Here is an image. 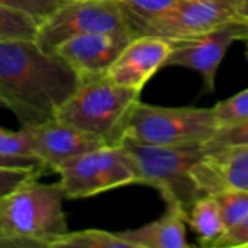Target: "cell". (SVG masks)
Returning <instances> with one entry per match:
<instances>
[{"label": "cell", "instance_id": "1", "mask_svg": "<svg viewBox=\"0 0 248 248\" xmlns=\"http://www.w3.org/2000/svg\"><path fill=\"white\" fill-rule=\"evenodd\" d=\"M80 81L64 60L35 41H0V99L22 126L52 119Z\"/></svg>", "mask_w": 248, "mask_h": 248}, {"label": "cell", "instance_id": "2", "mask_svg": "<svg viewBox=\"0 0 248 248\" xmlns=\"http://www.w3.org/2000/svg\"><path fill=\"white\" fill-rule=\"evenodd\" d=\"M33 176L0 199V248H51L68 232L58 185Z\"/></svg>", "mask_w": 248, "mask_h": 248}, {"label": "cell", "instance_id": "3", "mask_svg": "<svg viewBox=\"0 0 248 248\" xmlns=\"http://www.w3.org/2000/svg\"><path fill=\"white\" fill-rule=\"evenodd\" d=\"M118 144L134 158L140 183L155 187L167 206L180 209L187 219L195 202L205 196L195 174L206 154L203 144L151 145L126 137H122Z\"/></svg>", "mask_w": 248, "mask_h": 248}, {"label": "cell", "instance_id": "4", "mask_svg": "<svg viewBox=\"0 0 248 248\" xmlns=\"http://www.w3.org/2000/svg\"><path fill=\"white\" fill-rule=\"evenodd\" d=\"M141 90L128 89L106 76L81 78L71 97L57 110L58 121L118 144L126 116L140 100Z\"/></svg>", "mask_w": 248, "mask_h": 248}, {"label": "cell", "instance_id": "5", "mask_svg": "<svg viewBox=\"0 0 248 248\" xmlns=\"http://www.w3.org/2000/svg\"><path fill=\"white\" fill-rule=\"evenodd\" d=\"M218 129L214 108H161L138 100L126 116L122 137L151 145H189L206 144Z\"/></svg>", "mask_w": 248, "mask_h": 248}, {"label": "cell", "instance_id": "6", "mask_svg": "<svg viewBox=\"0 0 248 248\" xmlns=\"http://www.w3.org/2000/svg\"><path fill=\"white\" fill-rule=\"evenodd\" d=\"M64 199H83L140 183L138 169L121 144H106L65 160L54 170Z\"/></svg>", "mask_w": 248, "mask_h": 248}, {"label": "cell", "instance_id": "7", "mask_svg": "<svg viewBox=\"0 0 248 248\" xmlns=\"http://www.w3.org/2000/svg\"><path fill=\"white\" fill-rule=\"evenodd\" d=\"M110 31L132 32L119 0H67L41 22L35 42L44 51L54 52L70 38Z\"/></svg>", "mask_w": 248, "mask_h": 248}, {"label": "cell", "instance_id": "8", "mask_svg": "<svg viewBox=\"0 0 248 248\" xmlns=\"http://www.w3.org/2000/svg\"><path fill=\"white\" fill-rule=\"evenodd\" d=\"M238 0H176L166 13L142 23L135 35H151L170 42L209 32L240 20Z\"/></svg>", "mask_w": 248, "mask_h": 248}, {"label": "cell", "instance_id": "9", "mask_svg": "<svg viewBox=\"0 0 248 248\" xmlns=\"http://www.w3.org/2000/svg\"><path fill=\"white\" fill-rule=\"evenodd\" d=\"M235 41H248V22L232 20L209 32L173 41V51L166 65L195 70L202 76L206 90L214 92L222 58Z\"/></svg>", "mask_w": 248, "mask_h": 248}, {"label": "cell", "instance_id": "10", "mask_svg": "<svg viewBox=\"0 0 248 248\" xmlns=\"http://www.w3.org/2000/svg\"><path fill=\"white\" fill-rule=\"evenodd\" d=\"M135 38L131 31H110L78 35L61 42L55 49L80 78L106 76L125 46Z\"/></svg>", "mask_w": 248, "mask_h": 248}, {"label": "cell", "instance_id": "11", "mask_svg": "<svg viewBox=\"0 0 248 248\" xmlns=\"http://www.w3.org/2000/svg\"><path fill=\"white\" fill-rule=\"evenodd\" d=\"M25 128L31 132L35 157L42 161L46 170H54L68 158L108 144L102 137L64 124L57 118Z\"/></svg>", "mask_w": 248, "mask_h": 248}, {"label": "cell", "instance_id": "12", "mask_svg": "<svg viewBox=\"0 0 248 248\" xmlns=\"http://www.w3.org/2000/svg\"><path fill=\"white\" fill-rule=\"evenodd\" d=\"M171 51L173 45L167 39L138 35L125 46L108 70L106 77L119 86L142 90L145 83L166 65Z\"/></svg>", "mask_w": 248, "mask_h": 248}, {"label": "cell", "instance_id": "13", "mask_svg": "<svg viewBox=\"0 0 248 248\" xmlns=\"http://www.w3.org/2000/svg\"><path fill=\"white\" fill-rule=\"evenodd\" d=\"M186 224L187 219L180 209L167 206L166 214L158 219L118 234L132 248H189Z\"/></svg>", "mask_w": 248, "mask_h": 248}, {"label": "cell", "instance_id": "14", "mask_svg": "<svg viewBox=\"0 0 248 248\" xmlns=\"http://www.w3.org/2000/svg\"><path fill=\"white\" fill-rule=\"evenodd\" d=\"M187 224L203 247H215L227 231L219 206L212 195H205L195 202L189 212Z\"/></svg>", "mask_w": 248, "mask_h": 248}, {"label": "cell", "instance_id": "15", "mask_svg": "<svg viewBox=\"0 0 248 248\" xmlns=\"http://www.w3.org/2000/svg\"><path fill=\"white\" fill-rule=\"evenodd\" d=\"M41 22L28 12L0 4V41H35Z\"/></svg>", "mask_w": 248, "mask_h": 248}, {"label": "cell", "instance_id": "16", "mask_svg": "<svg viewBox=\"0 0 248 248\" xmlns=\"http://www.w3.org/2000/svg\"><path fill=\"white\" fill-rule=\"evenodd\" d=\"M51 248H132L118 232L103 230H83L67 232L55 240Z\"/></svg>", "mask_w": 248, "mask_h": 248}, {"label": "cell", "instance_id": "17", "mask_svg": "<svg viewBox=\"0 0 248 248\" xmlns=\"http://www.w3.org/2000/svg\"><path fill=\"white\" fill-rule=\"evenodd\" d=\"M212 196L219 206L227 230L241 222L248 215V190L230 187Z\"/></svg>", "mask_w": 248, "mask_h": 248}, {"label": "cell", "instance_id": "18", "mask_svg": "<svg viewBox=\"0 0 248 248\" xmlns=\"http://www.w3.org/2000/svg\"><path fill=\"white\" fill-rule=\"evenodd\" d=\"M119 1L122 3L126 12L134 33L142 23L166 13L176 3V0H119Z\"/></svg>", "mask_w": 248, "mask_h": 248}, {"label": "cell", "instance_id": "19", "mask_svg": "<svg viewBox=\"0 0 248 248\" xmlns=\"http://www.w3.org/2000/svg\"><path fill=\"white\" fill-rule=\"evenodd\" d=\"M219 128L240 125L248 121V89L237 93L235 96L222 100L214 108Z\"/></svg>", "mask_w": 248, "mask_h": 248}, {"label": "cell", "instance_id": "20", "mask_svg": "<svg viewBox=\"0 0 248 248\" xmlns=\"http://www.w3.org/2000/svg\"><path fill=\"white\" fill-rule=\"evenodd\" d=\"M0 155L35 157L32 137L28 128L22 126L20 131H10L0 126Z\"/></svg>", "mask_w": 248, "mask_h": 248}, {"label": "cell", "instance_id": "21", "mask_svg": "<svg viewBox=\"0 0 248 248\" xmlns=\"http://www.w3.org/2000/svg\"><path fill=\"white\" fill-rule=\"evenodd\" d=\"M246 145H248V121L240 125L219 128L218 132L206 144H203L206 153Z\"/></svg>", "mask_w": 248, "mask_h": 248}, {"label": "cell", "instance_id": "22", "mask_svg": "<svg viewBox=\"0 0 248 248\" xmlns=\"http://www.w3.org/2000/svg\"><path fill=\"white\" fill-rule=\"evenodd\" d=\"M45 170L35 167H6L0 166V199L17 187L29 177L41 176Z\"/></svg>", "mask_w": 248, "mask_h": 248}, {"label": "cell", "instance_id": "23", "mask_svg": "<svg viewBox=\"0 0 248 248\" xmlns=\"http://www.w3.org/2000/svg\"><path fill=\"white\" fill-rule=\"evenodd\" d=\"M64 1L67 0H0V4L28 12L35 17L44 20L54 10H57Z\"/></svg>", "mask_w": 248, "mask_h": 248}, {"label": "cell", "instance_id": "24", "mask_svg": "<svg viewBox=\"0 0 248 248\" xmlns=\"http://www.w3.org/2000/svg\"><path fill=\"white\" fill-rule=\"evenodd\" d=\"M248 247V215L237 225L227 230L214 248Z\"/></svg>", "mask_w": 248, "mask_h": 248}, {"label": "cell", "instance_id": "25", "mask_svg": "<svg viewBox=\"0 0 248 248\" xmlns=\"http://www.w3.org/2000/svg\"><path fill=\"white\" fill-rule=\"evenodd\" d=\"M0 166L6 167H35V169H44L46 167L42 164V161L36 157H6L0 155Z\"/></svg>", "mask_w": 248, "mask_h": 248}, {"label": "cell", "instance_id": "26", "mask_svg": "<svg viewBox=\"0 0 248 248\" xmlns=\"http://www.w3.org/2000/svg\"><path fill=\"white\" fill-rule=\"evenodd\" d=\"M237 13L240 20L248 22V0H238L237 1Z\"/></svg>", "mask_w": 248, "mask_h": 248}, {"label": "cell", "instance_id": "27", "mask_svg": "<svg viewBox=\"0 0 248 248\" xmlns=\"http://www.w3.org/2000/svg\"><path fill=\"white\" fill-rule=\"evenodd\" d=\"M0 108H4V109H6V105H4V102H3L1 99H0Z\"/></svg>", "mask_w": 248, "mask_h": 248}]
</instances>
